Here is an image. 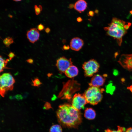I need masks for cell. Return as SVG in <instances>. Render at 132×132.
Returning <instances> with one entry per match:
<instances>
[{
    "mask_svg": "<svg viewBox=\"0 0 132 132\" xmlns=\"http://www.w3.org/2000/svg\"><path fill=\"white\" fill-rule=\"evenodd\" d=\"M56 114L59 123L64 127L77 128L82 122L80 111L69 104L59 106Z\"/></svg>",
    "mask_w": 132,
    "mask_h": 132,
    "instance_id": "cell-1",
    "label": "cell"
},
{
    "mask_svg": "<svg viewBox=\"0 0 132 132\" xmlns=\"http://www.w3.org/2000/svg\"><path fill=\"white\" fill-rule=\"evenodd\" d=\"M127 22L114 17L108 26L104 28L106 34L116 40L118 45L121 46L123 36L127 33L125 25Z\"/></svg>",
    "mask_w": 132,
    "mask_h": 132,
    "instance_id": "cell-2",
    "label": "cell"
},
{
    "mask_svg": "<svg viewBox=\"0 0 132 132\" xmlns=\"http://www.w3.org/2000/svg\"><path fill=\"white\" fill-rule=\"evenodd\" d=\"M104 91L99 87L90 86L84 94L87 103L92 105L98 104L102 99Z\"/></svg>",
    "mask_w": 132,
    "mask_h": 132,
    "instance_id": "cell-3",
    "label": "cell"
},
{
    "mask_svg": "<svg viewBox=\"0 0 132 132\" xmlns=\"http://www.w3.org/2000/svg\"><path fill=\"white\" fill-rule=\"evenodd\" d=\"M15 80L10 73H5L0 76V90L1 95L4 97L8 90H12L14 87Z\"/></svg>",
    "mask_w": 132,
    "mask_h": 132,
    "instance_id": "cell-4",
    "label": "cell"
},
{
    "mask_svg": "<svg viewBox=\"0 0 132 132\" xmlns=\"http://www.w3.org/2000/svg\"><path fill=\"white\" fill-rule=\"evenodd\" d=\"M99 66V63L94 59L85 62L82 66L85 76L87 77L93 76L98 72Z\"/></svg>",
    "mask_w": 132,
    "mask_h": 132,
    "instance_id": "cell-5",
    "label": "cell"
},
{
    "mask_svg": "<svg viewBox=\"0 0 132 132\" xmlns=\"http://www.w3.org/2000/svg\"><path fill=\"white\" fill-rule=\"evenodd\" d=\"M87 103L84 94H76L73 96L71 101L72 106L79 110L84 108L85 106Z\"/></svg>",
    "mask_w": 132,
    "mask_h": 132,
    "instance_id": "cell-6",
    "label": "cell"
},
{
    "mask_svg": "<svg viewBox=\"0 0 132 132\" xmlns=\"http://www.w3.org/2000/svg\"><path fill=\"white\" fill-rule=\"evenodd\" d=\"M72 63L71 58L68 59L62 56L57 60L56 66L60 73H65L66 70L72 65Z\"/></svg>",
    "mask_w": 132,
    "mask_h": 132,
    "instance_id": "cell-7",
    "label": "cell"
},
{
    "mask_svg": "<svg viewBox=\"0 0 132 132\" xmlns=\"http://www.w3.org/2000/svg\"><path fill=\"white\" fill-rule=\"evenodd\" d=\"M118 62L125 69L132 71V54H122Z\"/></svg>",
    "mask_w": 132,
    "mask_h": 132,
    "instance_id": "cell-8",
    "label": "cell"
},
{
    "mask_svg": "<svg viewBox=\"0 0 132 132\" xmlns=\"http://www.w3.org/2000/svg\"><path fill=\"white\" fill-rule=\"evenodd\" d=\"M104 76L99 74L94 75L89 84L90 86L99 87L103 86L105 81Z\"/></svg>",
    "mask_w": 132,
    "mask_h": 132,
    "instance_id": "cell-9",
    "label": "cell"
},
{
    "mask_svg": "<svg viewBox=\"0 0 132 132\" xmlns=\"http://www.w3.org/2000/svg\"><path fill=\"white\" fill-rule=\"evenodd\" d=\"M40 33L36 28H33L28 31L26 33L27 39L31 43H34L39 39Z\"/></svg>",
    "mask_w": 132,
    "mask_h": 132,
    "instance_id": "cell-10",
    "label": "cell"
},
{
    "mask_svg": "<svg viewBox=\"0 0 132 132\" xmlns=\"http://www.w3.org/2000/svg\"><path fill=\"white\" fill-rule=\"evenodd\" d=\"M84 44V41L82 39L78 37H75L71 40L70 46L72 50L78 51L82 48Z\"/></svg>",
    "mask_w": 132,
    "mask_h": 132,
    "instance_id": "cell-11",
    "label": "cell"
},
{
    "mask_svg": "<svg viewBox=\"0 0 132 132\" xmlns=\"http://www.w3.org/2000/svg\"><path fill=\"white\" fill-rule=\"evenodd\" d=\"M87 3L84 0H78L74 4V8L80 13L84 11L87 7Z\"/></svg>",
    "mask_w": 132,
    "mask_h": 132,
    "instance_id": "cell-12",
    "label": "cell"
},
{
    "mask_svg": "<svg viewBox=\"0 0 132 132\" xmlns=\"http://www.w3.org/2000/svg\"><path fill=\"white\" fill-rule=\"evenodd\" d=\"M78 73V70L77 67L72 65L66 70L65 73L67 77L72 78L77 76Z\"/></svg>",
    "mask_w": 132,
    "mask_h": 132,
    "instance_id": "cell-13",
    "label": "cell"
},
{
    "mask_svg": "<svg viewBox=\"0 0 132 132\" xmlns=\"http://www.w3.org/2000/svg\"><path fill=\"white\" fill-rule=\"evenodd\" d=\"M96 116V112L91 108H87L85 110L84 116L89 120H93L95 118Z\"/></svg>",
    "mask_w": 132,
    "mask_h": 132,
    "instance_id": "cell-14",
    "label": "cell"
},
{
    "mask_svg": "<svg viewBox=\"0 0 132 132\" xmlns=\"http://www.w3.org/2000/svg\"><path fill=\"white\" fill-rule=\"evenodd\" d=\"M9 59H7L6 60L4 59L0 55V72H2L4 69H10L6 66V65L8 62L9 61Z\"/></svg>",
    "mask_w": 132,
    "mask_h": 132,
    "instance_id": "cell-15",
    "label": "cell"
},
{
    "mask_svg": "<svg viewBox=\"0 0 132 132\" xmlns=\"http://www.w3.org/2000/svg\"><path fill=\"white\" fill-rule=\"evenodd\" d=\"M50 132H62V129L61 127L58 124L52 125L50 129Z\"/></svg>",
    "mask_w": 132,
    "mask_h": 132,
    "instance_id": "cell-16",
    "label": "cell"
},
{
    "mask_svg": "<svg viewBox=\"0 0 132 132\" xmlns=\"http://www.w3.org/2000/svg\"><path fill=\"white\" fill-rule=\"evenodd\" d=\"M14 42V41L12 37H8L5 38L3 40L4 44L7 47H9L10 45Z\"/></svg>",
    "mask_w": 132,
    "mask_h": 132,
    "instance_id": "cell-17",
    "label": "cell"
},
{
    "mask_svg": "<svg viewBox=\"0 0 132 132\" xmlns=\"http://www.w3.org/2000/svg\"><path fill=\"white\" fill-rule=\"evenodd\" d=\"M118 129L117 130H112L108 129L105 130V132H124L126 130L125 128L119 126H117Z\"/></svg>",
    "mask_w": 132,
    "mask_h": 132,
    "instance_id": "cell-18",
    "label": "cell"
},
{
    "mask_svg": "<svg viewBox=\"0 0 132 132\" xmlns=\"http://www.w3.org/2000/svg\"><path fill=\"white\" fill-rule=\"evenodd\" d=\"M42 84V83L37 78H36L33 80H32V85L34 86L38 87Z\"/></svg>",
    "mask_w": 132,
    "mask_h": 132,
    "instance_id": "cell-19",
    "label": "cell"
},
{
    "mask_svg": "<svg viewBox=\"0 0 132 132\" xmlns=\"http://www.w3.org/2000/svg\"><path fill=\"white\" fill-rule=\"evenodd\" d=\"M35 10V13L37 15H39L42 11L40 9L39 7H38L37 5H35L34 7Z\"/></svg>",
    "mask_w": 132,
    "mask_h": 132,
    "instance_id": "cell-20",
    "label": "cell"
},
{
    "mask_svg": "<svg viewBox=\"0 0 132 132\" xmlns=\"http://www.w3.org/2000/svg\"><path fill=\"white\" fill-rule=\"evenodd\" d=\"M8 56L9 57V59L10 60L15 56V55L13 53L11 52L8 55Z\"/></svg>",
    "mask_w": 132,
    "mask_h": 132,
    "instance_id": "cell-21",
    "label": "cell"
},
{
    "mask_svg": "<svg viewBox=\"0 0 132 132\" xmlns=\"http://www.w3.org/2000/svg\"><path fill=\"white\" fill-rule=\"evenodd\" d=\"M37 28L38 30L41 31L44 29V27L43 25L41 23L38 25Z\"/></svg>",
    "mask_w": 132,
    "mask_h": 132,
    "instance_id": "cell-22",
    "label": "cell"
},
{
    "mask_svg": "<svg viewBox=\"0 0 132 132\" xmlns=\"http://www.w3.org/2000/svg\"><path fill=\"white\" fill-rule=\"evenodd\" d=\"M14 99H16L18 100L22 99H23V97L22 95L20 94H18L16 95L15 96H14Z\"/></svg>",
    "mask_w": 132,
    "mask_h": 132,
    "instance_id": "cell-23",
    "label": "cell"
},
{
    "mask_svg": "<svg viewBox=\"0 0 132 132\" xmlns=\"http://www.w3.org/2000/svg\"><path fill=\"white\" fill-rule=\"evenodd\" d=\"M44 108L45 109H47L51 108V105L50 103L48 102H46L44 105Z\"/></svg>",
    "mask_w": 132,
    "mask_h": 132,
    "instance_id": "cell-24",
    "label": "cell"
},
{
    "mask_svg": "<svg viewBox=\"0 0 132 132\" xmlns=\"http://www.w3.org/2000/svg\"><path fill=\"white\" fill-rule=\"evenodd\" d=\"M94 14V12L93 11H90L88 13V15L89 16L93 17Z\"/></svg>",
    "mask_w": 132,
    "mask_h": 132,
    "instance_id": "cell-25",
    "label": "cell"
},
{
    "mask_svg": "<svg viewBox=\"0 0 132 132\" xmlns=\"http://www.w3.org/2000/svg\"><path fill=\"white\" fill-rule=\"evenodd\" d=\"M26 61L29 63L30 64H32L33 63V60L31 58H29L27 59L26 60Z\"/></svg>",
    "mask_w": 132,
    "mask_h": 132,
    "instance_id": "cell-26",
    "label": "cell"
},
{
    "mask_svg": "<svg viewBox=\"0 0 132 132\" xmlns=\"http://www.w3.org/2000/svg\"><path fill=\"white\" fill-rule=\"evenodd\" d=\"M70 48V47L68 45H64L63 47V48L64 50H68Z\"/></svg>",
    "mask_w": 132,
    "mask_h": 132,
    "instance_id": "cell-27",
    "label": "cell"
},
{
    "mask_svg": "<svg viewBox=\"0 0 132 132\" xmlns=\"http://www.w3.org/2000/svg\"><path fill=\"white\" fill-rule=\"evenodd\" d=\"M124 132H132V127L128 128Z\"/></svg>",
    "mask_w": 132,
    "mask_h": 132,
    "instance_id": "cell-28",
    "label": "cell"
},
{
    "mask_svg": "<svg viewBox=\"0 0 132 132\" xmlns=\"http://www.w3.org/2000/svg\"><path fill=\"white\" fill-rule=\"evenodd\" d=\"M68 8L70 9H72L74 7V4H69L68 6Z\"/></svg>",
    "mask_w": 132,
    "mask_h": 132,
    "instance_id": "cell-29",
    "label": "cell"
},
{
    "mask_svg": "<svg viewBox=\"0 0 132 132\" xmlns=\"http://www.w3.org/2000/svg\"><path fill=\"white\" fill-rule=\"evenodd\" d=\"M45 30V32L47 33H48L50 31V29L48 27L46 28Z\"/></svg>",
    "mask_w": 132,
    "mask_h": 132,
    "instance_id": "cell-30",
    "label": "cell"
},
{
    "mask_svg": "<svg viewBox=\"0 0 132 132\" xmlns=\"http://www.w3.org/2000/svg\"><path fill=\"white\" fill-rule=\"evenodd\" d=\"M77 22H80L82 21V19L81 17H78L77 18Z\"/></svg>",
    "mask_w": 132,
    "mask_h": 132,
    "instance_id": "cell-31",
    "label": "cell"
},
{
    "mask_svg": "<svg viewBox=\"0 0 132 132\" xmlns=\"http://www.w3.org/2000/svg\"><path fill=\"white\" fill-rule=\"evenodd\" d=\"M128 89H129L131 92L132 94V85L127 88Z\"/></svg>",
    "mask_w": 132,
    "mask_h": 132,
    "instance_id": "cell-32",
    "label": "cell"
},
{
    "mask_svg": "<svg viewBox=\"0 0 132 132\" xmlns=\"http://www.w3.org/2000/svg\"><path fill=\"white\" fill-rule=\"evenodd\" d=\"M98 10H96L95 11V12L96 13H98Z\"/></svg>",
    "mask_w": 132,
    "mask_h": 132,
    "instance_id": "cell-33",
    "label": "cell"
},
{
    "mask_svg": "<svg viewBox=\"0 0 132 132\" xmlns=\"http://www.w3.org/2000/svg\"><path fill=\"white\" fill-rule=\"evenodd\" d=\"M14 1H19L21 0H13Z\"/></svg>",
    "mask_w": 132,
    "mask_h": 132,
    "instance_id": "cell-34",
    "label": "cell"
},
{
    "mask_svg": "<svg viewBox=\"0 0 132 132\" xmlns=\"http://www.w3.org/2000/svg\"><path fill=\"white\" fill-rule=\"evenodd\" d=\"M130 13L131 14H132V10L130 11Z\"/></svg>",
    "mask_w": 132,
    "mask_h": 132,
    "instance_id": "cell-35",
    "label": "cell"
}]
</instances>
